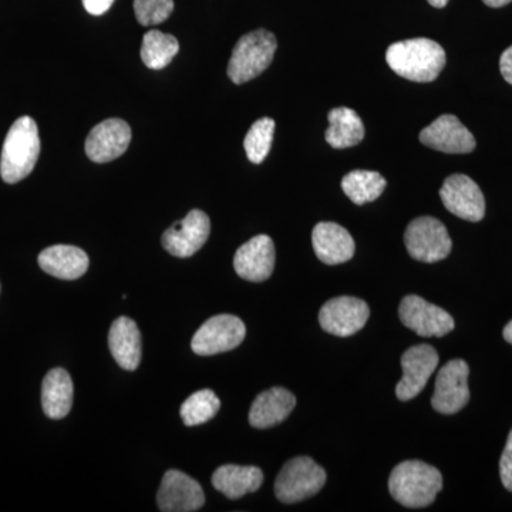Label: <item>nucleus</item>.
<instances>
[{
    "label": "nucleus",
    "instance_id": "1",
    "mask_svg": "<svg viewBox=\"0 0 512 512\" xmlns=\"http://www.w3.org/2000/svg\"><path fill=\"white\" fill-rule=\"evenodd\" d=\"M386 60L394 73L416 83L436 80L447 62L443 47L424 37L393 43Z\"/></svg>",
    "mask_w": 512,
    "mask_h": 512
},
{
    "label": "nucleus",
    "instance_id": "2",
    "mask_svg": "<svg viewBox=\"0 0 512 512\" xmlns=\"http://www.w3.org/2000/svg\"><path fill=\"white\" fill-rule=\"evenodd\" d=\"M443 488V477L436 467L419 460H407L393 468L390 494L407 508H424L434 503Z\"/></svg>",
    "mask_w": 512,
    "mask_h": 512
},
{
    "label": "nucleus",
    "instance_id": "3",
    "mask_svg": "<svg viewBox=\"0 0 512 512\" xmlns=\"http://www.w3.org/2000/svg\"><path fill=\"white\" fill-rule=\"evenodd\" d=\"M40 137L36 121L23 116L10 127L0 157V175L8 184L25 180L37 163Z\"/></svg>",
    "mask_w": 512,
    "mask_h": 512
},
{
    "label": "nucleus",
    "instance_id": "4",
    "mask_svg": "<svg viewBox=\"0 0 512 512\" xmlns=\"http://www.w3.org/2000/svg\"><path fill=\"white\" fill-rule=\"evenodd\" d=\"M276 37L259 29L238 40L228 64V77L235 84H244L265 72L274 60Z\"/></svg>",
    "mask_w": 512,
    "mask_h": 512
},
{
    "label": "nucleus",
    "instance_id": "5",
    "mask_svg": "<svg viewBox=\"0 0 512 512\" xmlns=\"http://www.w3.org/2000/svg\"><path fill=\"white\" fill-rule=\"evenodd\" d=\"M326 471L309 457H295L282 467L275 481V494L281 503H301L322 490Z\"/></svg>",
    "mask_w": 512,
    "mask_h": 512
},
{
    "label": "nucleus",
    "instance_id": "6",
    "mask_svg": "<svg viewBox=\"0 0 512 512\" xmlns=\"http://www.w3.org/2000/svg\"><path fill=\"white\" fill-rule=\"evenodd\" d=\"M404 244L410 256L424 264L443 261L453 248L447 228L433 217H420L410 222Z\"/></svg>",
    "mask_w": 512,
    "mask_h": 512
},
{
    "label": "nucleus",
    "instance_id": "7",
    "mask_svg": "<svg viewBox=\"0 0 512 512\" xmlns=\"http://www.w3.org/2000/svg\"><path fill=\"white\" fill-rule=\"evenodd\" d=\"M247 328L238 316H212L195 332L191 340L192 352L200 356L218 355L234 350L244 342Z\"/></svg>",
    "mask_w": 512,
    "mask_h": 512
},
{
    "label": "nucleus",
    "instance_id": "8",
    "mask_svg": "<svg viewBox=\"0 0 512 512\" xmlns=\"http://www.w3.org/2000/svg\"><path fill=\"white\" fill-rule=\"evenodd\" d=\"M470 367L466 360L453 359L441 367L436 379V387L431 397V406L437 413L456 414L470 402L468 389Z\"/></svg>",
    "mask_w": 512,
    "mask_h": 512
},
{
    "label": "nucleus",
    "instance_id": "9",
    "mask_svg": "<svg viewBox=\"0 0 512 512\" xmlns=\"http://www.w3.org/2000/svg\"><path fill=\"white\" fill-rule=\"evenodd\" d=\"M399 316L403 325L421 338H441L456 326L450 313L417 295L403 298L399 306Z\"/></svg>",
    "mask_w": 512,
    "mask_h": 512
},
{
    "label": "nucleus",
    "instance_id": "10",
    "mask_svg": "<svg viewBox=\"0 0 512 512\" xmlns=\"http://www.w3.org/2000/svg\"><path fill=\"white\" fill-rule=\"evenodd\" d=\"M370 309L365 301L353 296L329 299L319 311V323L330 335L348 338L365 328Z\"/></svg>",
    "mask_w": 512,
    "mask_h": 512
},
{
    "label": "nucleus",
    "instance_id": "11",
    "mask_svg": "<svg viewBox=\"0 0 512 512\" xmlns=\"http://www.w3.org/2000/svg\"><path fill=\"white\" fill-rule=\"evenodd\" d=\"M211 232L210 217L204 211L192 210L183 221L175 222L161 238V244L168 254L177 258H190L197 254Z\"/></svg>",
    "mask_w": 512,
    "mask_h": 512
},
{
    "label": "nucleus",
    "instance_id": "12",
    "mask_svg": "<svg viewBox=\"0 0 512 512\" xmlns=\"http://www.w3.org/2000/svg\"><path fill=\"white\" fill-rule=\"evenodd\" d=\"M441 202L451 214L470 222H480L485 215V198L476 181L464 174L450 175L440 190Z\"/></svg>",
    "mask_w": 512,
    "mask_h": 512
},
{
    "label": "nucleus",
    "instance_id": "13",
    "mask_svg": "<svg viewBox=\"0 0 512 512\" xmlns=\"http://www.w3.org/2000/svg\"><path fill=\"white\" fill-rule=\"evenodd\" d=\"M439 366V353L430 345H416L402 356L403 377L396 386L397 399L402 402L419 396L434 370Z\"/></svg>",
    "mask_w": 512,
    "mask_h": 512
},
{
    "label": "nucleus",
    "instance_id": "14",
    "mask_svg": "<svg viewBox=\"0 0 512 512\" xmlns=\"http://www.w3.org/2000/svg\"><path fill=\"white\" fill-rule=\"evenodd\" d=\"M205 504L204 490L198 481L178 470H168L157 493L158 510L163 512H194Z\"/></svg>",
    "mask_w": 512,
    "mask_h": 512
},
{
    "label": "nucleus",
    "instance_id": "15",
    "mask_svg": "<svg viewBox=\"0 0 512 512\" xmlns=\"http://www.w3.org/2000/svg\"><path fill=\"white\" fill-rule=\"evenodd\" d=\"M424 146L446 154H468L476 148V138L453 114H443L420 133Z\"/></svg>",
    "mask_w": 512,
    "mask_h": 512
},
{
    "label": "nucleus",
    "instance_id": "16",
    "mask_svg": "<svg viewBox=\"0 0 512 512\" xmlns=\"http://www.w3.org/2000/svg\"><path fill=\"white\" fill-rule=\"evenodd\" d=\"M131 141V128L126 121L109 119L97 124L86 140V154L93 163H109L126 153Z\"/></svg>",
    "mask_w": 512,
    "mask_h": 512
},
{
    "label": "nucleus",
    "instance_id": "17",
    "mask_svg": "<svg viewBox=\"0 0 512 512\" xmlns=\"http://www.w3.org/2000/svg\"><path fill=\"white\" fill-rule=\"evenodd\" d=\"M235 272L249 282H264L275 268V245L268 235L249 239L234 256Z\"/></svg>",
    "mask_w": 512,
    "mask_h": 512
},
{
    "label": "nucleus",
    "instance_id": "18",
    "mask_svg": "<svg viewBox=\"0 0 512 512\" xmlns=\"http://www.w3.org/2000/svg\"><path fill=\"white\" fill-rule=\"evenodd\" d=\"M312 245L319 261L326 265L345 264L355 255V241L348 229L335 222H319L312 232Z\"/></svg>",
    "mask_w": 512,
    "mask_h": 512
},
{
    "label": "nucleus",
    "instance_id": "19",
    "mask_svg": "<svg viewBox=\"0 0 512 512\" xmlns=\"http://www.w3.org/2000/svg\"><path fill=\"white\" fill-rule=\"evenodd\" d=\"M296 406V397L284 387H272L256 396L249 410V424L255 429H269L288 419Z\"/></svg>",
    "mask_w": 512,
    "mask_h": 512
},
{
    "label": "nucleus",
    "instance_id": "20",
    "mask_svg": "<svg viewBox=\"0 0 512 512\" xmlns=\"http://www.w3.org/2000/svg\"><path fill=\"white\" fill-rule=\"evenodd\" d=\"M109 348L121 369L134 372L140 366L143 343L140 329L133 319L120 316L114 320L109 332Z\"/></svg>",
    "mask_w": 512,
    "mask_h": 512
},
{
    "label": "nucleus",
    "instance_id": "21",
    "mask_svg": "<svg viewBox=\"0 0 512 512\" xmlns=\"http://www.w3.org/2000/svg\"><path fill=\"white\" fill-rule=\"evenodd\" d=\"M39 266L46 274L63 279V281H74L82 278L89 269V256L82 248L73 245H53L40 252Z\"/></svg>",
    "mask_w": 512,
    "mask_h": 512
},
{
    "label": "nucleus",
    "instance_id": "22",
    "mask_svg": "<svg viewBox=\"0 0 512 512\" xmlns=\"http://www.w3.org/2000/svg\"><path fill=\"white\" fill-rule=\"evenodd\" d=\"M264 483V473L254 466L227 464L212 474V485L229 500H238L244 495L255 493Z\"/></svg>",
    "mask_w": 512,
    "mask_h": 512
},
{
    "label": "nucleus",
    "instance_id": "23",
    "mask_svg": "<svg viewBox=\"0 0 512 512\" xmlns=\"http://www.w3.org/2000/svg\"><path fill=\"white\" fill-rule=\"evenodd\" d=\"M73 382L62 367L50 370L42 384L43 412L49 419H64L73 406Z\"/></svg>",
    "mask_w": 512,
    "mask_h": 512
},
{
    "label": "nucleus",
    "instance_id": "24",
    "mask_svg": "<svg viewBox=\"0 0 512 512\" xmlns=\"http://www.w3.org/2000/svg\"><path fill=\"white\" fill-rule=\"evenodd\" d=\"M330 126L326 130V143L336 150L355 147L365 138V126L355 110L338 107L330 110Z\"/></svg>",
    "mask_w": 512,
    "mask_h": 512
},
{
    "label": "nucleus",
    "instance_id": "25",
    "mask_svg": "<svg viewBox=\"0 0 512 512\" xmlns=\"http://www.w3.org/2000/svg\"><path fill=\"white\" fill-rule=\"evenodd\" d=\"M386 187L387 181L376 171L355 170L342 180V190L356 205L376 201Z\"/></svg>",
    "mask_w": 512,
    "mask_h": 512
},
{
    "label": "nucleus",
    "instance_id": "26",
    "mask_svg": "<svg viewBox=\"0 0 512 512\" xmlns=\"http://www.w3.org/2000/svg\"><path fill=\"white\" fill-rule=\"evenodd\" d=\"M180 50V43L174 36L160 30H150L144 35L141 46V60L148 69L161 70L167 67Z\"/></svg>",
    "mask_w": 512,
    "mask_h": 512
},
{
    "label": "nucleus",
    "instance_id": "27",
    "mask_svg": "<svg viewBox=\"0 0 512 512\" xmlns=\"http://www.w3.org/2000/svg\"><path fill=\"white\" fill-rule=\"evenodd\" d=\"M221 402L212 390L192 393L181 406L180 414L185 426L194 427L207 423L220 412Z\"/></svg>",
    "mask_w": 512,
    "mask_h": 512
},
{
    "label": "nucleus",
    "instance_id": "28",
    "mask_svg": "<svg viewBox=\"0 0 512 512\" xmlns=\"http://www.w3.org/2000/svg\"><path fill=\"white\" fill-rule=\"evenodd\" d=\"M274 133L275 121L269 117L252 124L244 140L245 153L251 163L261 164L265 160L271 150Z\"/></svg>",
    "mask_w": 512,
    "mask_h": 512
},
{
    "label": "nucleus",
    "instance_id": "29",
    "mask_svg": "<svg viewBox=\"0 0 512 512\" xmlns=\"http://www.w3.org/2000/svg\"><path fill=\"white\" fill-rule=\"evenodd\" d=\"M174 0H134V12L138 23L143 26L158 25L170 18Z\"/></svg>",
    "mask_w": 512,
    "mask_h": 512
},
{
    "label": "nucleus",
    "instance_id": "30",
    "mask_svg": "<svg viewBox=\"0 0 512 512\" xmlns=\"http://www.w3.org/2000/svg\"><path fill=\"white\" fill-rule=\"evenodd\" d=\"M500 477L504 487L512 493V430L508 434L507 444L501 456Z\"/></svg>",
    "mask_w": 512,
    "mask_h": 512
},
{
    "label": "nucleus",
    "instance_id": "31",
    "mask_svg": "<svg viewBox=\"0 0 512 512\" xmlns=\"http://www.w3.org/2000/svg\"><path fill=\"white\" fill-rule=\"evenodd\" d=\"M114 0H83L84 8L90 15H104L113 5Z\"/></svg>",
    "mask_w": 512,
    "mask_h": 512
},
{
    "label": "nucleus",
    "instance_id": "32",
    "mask_svg": "<svg viewBox=\"0 0 512 512\" xmlns=\"http://www.w3.org/2000/svg\"><path fill=\"white\" fill-rule=\"evenodd\" d=\"M500 69L505 82L510 83L512 86V46L508 47L503 56H501Z\"/></svg>",
    "mask_w": 512,
    "mask_h": 512
},
{
    "label": "nucleus",
    "instance_id": "33",
    "mask_svg": "<svg viewBox=\"0 0 512 512\" xmlns=\"http://www.w3.org/2000/svg\"><path fill=\"white\" fill-rule=\"evenodd\" d=\"M483 2L485 5L490 6V8H503V6L511 3L512 0H483Z\"/></svg>",
    "mask_w": 512,
    "mask_h": 512
},
{
    "label": "nucleus",
    "instance_id": "34",
    "mask_svg": "<svg viewBox=\"0 0 512 512\" xmlns=\"http://www.w3.org/2000/svg\"><path fill=\"white\" fill-rule=\"evenodd\" d=\"M503 336L504 339L507 340V342L510 343V345H512V320L511 322H508L507 326H505L503 330Z\"/></svg>",
    "mask_w": 512,
    "mask_h": 512
},
{
    "label": "nucleus",
    "instance_id": "35",
    "mask_svg": "<svg viewBox=\"0 0 512 512\" xmlns=\"http://www.w3.org/2000/svg\"><path fill=\"white\" fill-rule=\"evenodd\" d=\"M427 2H429L433 8L441 9L446 8L447 3L450 2V0H427Z\"/></svg>",
    "mask_w": 512,
    "mask_h": 512
}]
</instances>
